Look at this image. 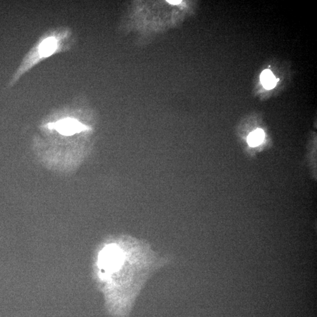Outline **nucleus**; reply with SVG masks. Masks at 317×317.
I'll return each mask as SVG.
<instances>
[{
	"label": "nucleus",
	"instance_id": "f257e3e1",
	"mask_svg": "<svg viewBox=\"0 0 317 317\" xmlns=\"http://www.w3.org/2000/svg\"><path fill=\"white\" fill-rule=\"evenodd\" d=\"M172 261L149 243L129 235L107 238L93 259V276L103 293L107 312L113 317H128L147 280Z\"/></svg>",
	"mask_w": 317,
	"mask_h": 317
},
{
	"label": "nucleus",
	"instance_id": "f03ea898",
	"mask_svg": "<svg viewBox=\"0 0 317 317\" xmlns=\"http://www.w3.org/2000/svg\"><path fill=\"white\" fill-rule=\"evenodd\" d=\"M48 127L50 129L56 130L60 134L65 136L73 135L89 129L88 127L71 117H66L55 123H49Z\"/></svg>",
	"mask_w": 317,
	"mask_h": 317
},
{
	"label": "nucleus",
	"instance_id": "7ed1b4c3",
	"mask_svg": "<svg viewBox=\"0 0 317 317\" xmlns=\"http://www.w3.org/2000/svg\"><path fill=\"white\" fill-rule=\"evenodd\" d=\"M59 37H56L51 35L45 38L39 44L37 50H36V53L37 54L35 56V59H40L51 56L58 50L57 49H59Z\"/></svg>",
	"mask_w": 317,
	"mask_h": 317
},
{
	"label": "nucleus",
	"instance_id": "20e7f679",
	"mask_svg": "<svg viewBox=\"0 0 317 317\" xmlns=\"http://www.w3.org/2000/svg\"><path fill=\"white\" fill-rule=\"evenodd\" d=\"M264 138V131L261 129H256L255 131L250 133L247 137V144L250 147L258 148L263 144Z\"/></svg>",
	"mask_w": 317,
	"mask_h": 317
},
{
	"label": "nucleus",
	"instance_id": "39448f33",
	"mask_svg": "<svg viewBox=\"0 0 317 317\" xmlns=\"http://www.w3.org/2000/svg\"><path fill=\"white\" fill-rule=\"evenodd\" d=\"M273 72L268 69H265L260 75V81L265 89L270 90L276 86L277 81Z\"/></svg>",
	"mask_w": 317,
	"mask_h": 317
},
{
	"label": "nucleus",
	"instance_id": "423d86ee",
	"mask_svg": "<svg viewBox=\"0 0 317 317\" xmlns=\"http://www.w3.org/2000/svg\"><path fill=\"white\" fill-rule=\"evenodd\" d=\"M167 2L169 3V4H171L172 5H176L178 4H180L181 2L182 1H180V0H168Z\"/></svg>",
	"mask_w": 317,
	"mask_h": 317
}]
</instances>
